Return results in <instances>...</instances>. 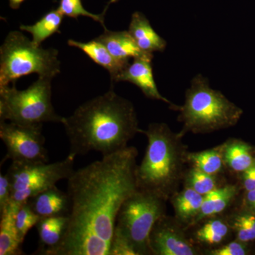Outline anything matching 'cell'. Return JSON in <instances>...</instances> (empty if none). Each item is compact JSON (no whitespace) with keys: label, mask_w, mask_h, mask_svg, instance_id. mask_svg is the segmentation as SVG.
I'll return each instance as SVG.
<instances>
[{"label":"cell","mask_w":255,"mask_h":255,"mask_svg":"<svg viewBox=\"0 0 255 255\" xmlns=\"http://www.w3.org/2000/svg\"><path fill=\"white\" fill-rule=\"evenodd\" d=\"M137 156L127 147L74 171L68 229L53 255H110L119 209L137 189Z\"/></svg>","instance_id":"6da1fadb"},{"label":"cell","mask_w":255,"mask_h":255,"mask_svg":"<svg viewBox=\"0 0 255 255\" xmlns=\"http://www.w3.org/2000/svg\"><path fill=\"white\" fill-rule=\"evenodd\" d=\"M62 124L70 142L69 155L75 158L91 151L107 156L124 150L140 130L133 105L113 87L63 117Z\"/></svg>","instance_id":"7a4b0ae2"},{"label":"cell","mask_w":255,"mask_h":255,"mask_svg":"<svg viewBox=\"0 0 255 255\" xmlns=\"http://www.w3.org/2000/svg\"><path fill=\"white\" fill-rule=\"evenodd\" d=\"M139 132L147 138L141 164L137 166V189L153 193L167 201L177 192L184 177L187 147L180 132L164 123H152Z\"/></svg>","instance_id":"3957f363"},{"label":"cell","mask_w":255,"mask_h":255,"mask_svg":"<svg viewBox=\"0 0 255 255\" xmlns=\"http://www.w3.org/2000/svg\"><path fill=\"white\" fill-rule=\"evenodd\" d=\"M179 111L178 121L183 127L180 134L210 133L234 127L243 115V110L228 100L220 91L210 87L207 78L197 75L186 91L182 106H171Z\"/></svg>","instance_id":"277c9868"},{"label":"cell","mask_w":255,"mask_h":255,"mask_svg":"<svg viewBox=\"0 0 255 255\" xmlns=\"http://www.w3.org/2000/svg\"><path fill=\"white\" fill-rule=\"evenodd\" d=\"M59 52L43 48L18 31L9 32L0 48V88L31 74L53 79L60 73Z\"/></svg>","instance_id":"5b68a950"},{"label":"cell","mask_w":255,"mask_h":255,"mask_svg":"<svg viewBox=\"0 0 255 255\" xmlns=\"http://www.w3.org/2000/svg\"><path fill=\"white\" fill-rule=\"evenodd\" d=\"M53 79L38 77L26 90H18L15 83L0 88V122L21 125L61 123L51 102Z\"/></svg>","instance_id":"8992f818"},{"label":"cell","mask_w":255,"mask_h":255,"mask_svg":"<svg viewBox=\"0 0 255 255\" xmlns=\"http://www.w3.org/2000/svg\"><path fill=\"white\" fill-rule=\"evenodd\" d=\"M166 201L157 194L137 189L121 206L114 232L127 238L137 255H152L151 231L165 215Z\"/></svg>","instance_id":"52a82bcc"},{"label":"cell","mask_w":255,"mask_h":255,"mask_svg":"<svg viewBox=\"0 0 255 255\" xmlns=\"http://www.w3.org/2000/svg\"><path fill=\"white\" fill-rule=\"evenodd\" d=\"M74 160L75 157L68 155L54 163L12 162L6 173L11 185V204L21 206L59 181L68 179L75 171Z\"/></svg>","instance_id":"ba28073f"},{"label":"cell","mask_w":255,"mask_h":255,"mask_svg":"<svg viewBox=\"0 0 255 255\" xmlns=\"http://www.w3.org/2000/svg\"><path fill=\"white\" fill-rule=\"evenodd\" d=\"M43 125H21L0 122V138L6 147V159L12 162H48Z\"/></svg>","instance_id":"9c48e42d"},{"label":"cell","mask_w":255,"mask_h":255,"mask_svg":"<svg viewBox=\"0 0 255 255\" xmlns=\"http://www.w3.org/2000/svg\"><path fill=\"white\" fill-rule=\"evenodd\" d=\"M152 255H195L197 250L191 243L179 225L166 215L155 223L150 235Z\"/></svg>","instance_id":"30bf717a"},{"label":"cell","mask_w":255,"mask_h":255,"mask_svg":"<svg viewBox=\"0 0 255 255\" xmlns=\"http://www.w3.org/2000/svg\"><path fill=\"white\" fill-rule=\"evenodd\" d=\"M153 54L148 53L137 57L124 69L115 82H128L136 85L144 95L152 100L162 101L170 106L174 105L167 98L159 93L152 70V60Z\"/></svg>","instance_id":"8fae6325"},{"label":"cell","mask_w":255,"mask_h":255,"mask_svg":"<svg viewBox=\"0 0 255 255\" xmlns=\"http://www.w3.org/2000/svg\"><path fill=\"white\" fill-rule=\"evenodd\" d=\"M68 222V216L41 218L36 226L39 239L35 254L53 255L63 241Z\"/></svg>","instance_id":"7c38bea8"},{"label":"cell","mask_w":255,"mask_h":255,"mask_svg":"<svg viewBox=\"0 0 255 255\" xmlns=\"http://www.w3.org/2000/svg\"><path fill=\"white\" fill-rule=\"evenodd\" d=\"M31 209L41 218L68 216L70 202L68 193L56 186L42 191L27 201Z\"/></svg>","instance_id":"4fadbf2b"},{"label":"cell","mask_w":255,"mask_h":255,"mask_svg":"<svg viewBox=\"0 0 255 255\" xmlns=\"http://www.w3.org/2000/svg\"><path fill=\"white\" fill-rule=\"evenodd\" d=\"M128 31L144 53L153 54L155 52H163L165 50L167 42L154 30L142 12L135 11L132 14Z\"/></svg>","instance_id":"5bb4252c"},{"label":"cell","mask_w":255,"mask_h":255,"mask_svg":"<svg viewBox=\"0 0 255 255\" xmlns=\"http://www.w3.org/2000/svg\"><path fill=\"white\" fill-rule=\"evenodd\" d=\"M96 39L103 43L116 59L127 65L130 59L148 54L139 48L128 31H113L105 28Z\"/></svg>","instance_id":"9a60e30c"},{"label":"cell","mask_w":255,"mask_h":255,"mask_svg":"<svg viewBox=\"0 0 255 255\" xmlns=\"http://www.w3.org/2000/svg\"><path fill=\"white\" fill-rule=\"evenodd\" d=\"M68 44L81 50L92 61L107 70L110 74L112 82H115L119 74L129 65L116 59L105 45L96 38L87 42L69 39Z\"/></svg>","instance_id":"2e32d148"},{"label":"cell","mask_w":255,"mask_h":255,"mask_svg":"<svg viewBox=\"0 0 255 255\" xmlns=\"http://www.w3.org/2000/svg\"><path fill=\"white\" fill-rule=\"evenodd\" d=\"M19 206L11 203L6 211L0 214V255L23 254L22 243L15 226V215Z\"/></svg>","instance_id":"e0dca14e"},{"label":"cell","mask_w":255,"mask_h":255,"mask_svg":"<svg viewBox=\"0 0 255 255\" xmlns=\"http://www.w3.org/2000/svg\"><path fill=\"white\" fill-rule=\"evenodd\" d=\"M171 199L178 221L191 225L200 212L204 196L186 187L180 192L176 193Z\"/></svg>","instance_id":"ac0fdd59"},{"label":"cell","mask_w":255,"mask_h":255,"mask_svg":"<svg viewBox=\"0 0 255 255\" xmlns=\"http://www.w3.org/2000/svg\"><path fill=\"white\" fill-rule=\"evenodd\" d=\"M237 187L233 185L216 188L204 196L200 212L191 225L200 222L205 218L221 214L229 205L237 194Z\"/></svg>","instance_id":"d6986e66"},{"label":"cell","mask_w":255,"mask_h":255,"mask_svg":"<svg viewBox=\"0 0 255 255\" xmlns=\"http://www.w3.org/2000/svg\"><path fill=\"white\" fill-rule=\"evenodd\" d=\"M63 15L58 8L52 9L32 25H20L21 31L28 32L32 36V41L41 46L43 42L55 33H60V27L63 22Z\"/></svg>","instance_id":"ffe728a7"},{"label":"cell","mask_w":255,"mask_h":255,"mask_svg":"<svg viewBox=\"0 0 255 255\" xmlns=\"http://www.w3.org/2000/svg\"><path fill=\"white\" fill-rule=\"evenodd\" d=\"M225 163L232 170L243 172L254 163L252 147L240 140H230L223 145Z\"/></svg>","instance_id":"44dd1931"},{"label":"cell","mask_w":255,"mask_h":255,"mask_svg":"<svg viewBox=\"0 0 255 255\" xmlns=\"http://www.w3.org/2000/svg\"><path fill=\"white\" fill-rule=\"evenodd\" d=\"M188 161L191 162L194 167L211 175L216 176L223 168V145L198 152H189Z\"/></svg>","instance_id":"7402d4cb"},{"label":"cell","mask_w":255,"mask_h":255,"mask_svg":"<svg viewBox=\"0 0 255 255\" xmlns=\"http://www.w3.org/2000/svg\"><path fill=\"white\" fill-rule=\"evenodd\" d=\"M229 231L228 223L223 220H210L196 231L195 237L201 243L213 246L222 243Z\"/></svg>","instance_id":"603a6c76"},{"label":"cell","mask_w":255,"mask_h":255,"mask_svg":"<svg viewBox=\"0 0 255 255\" xmlns=\"http://www.w3.org/2000/svg\"><path fill=\"white\" fill-rule=\"evenodd\" d=\"M184 179H186V187L191 188L203 196L217 188L216 176L205 173L195 167L187 172Z\"/></svg>","instance_id":"cb8c5ba5"},{"label":"cell","mask_w":255,"mask_h":255,"mask_svg":"<svg viewBox=\"0 0 255 255\" xmlns=\"http://www.w3.org/2000/svg\"><path fill=\"white\" fill-rule=\"evenodd\" d=\"M108 8V6H106L102 14H96L85 9L82 5V0H60L58 9L63 16L75 18V19H78L80 16H87V17L91 18L94 21L100 23L101 25L106 28L105 16Z\"/></svg>","instance_id":"d4e9b609"},{"label":"cell","mask_w":255,"mask_h":255,"mask_svg":"<svg viewBox=\"0 0 255 255\" xmlns=\"http://www.w3.org/2000/svg\"><path fill=\"white\" fill-rule=\"evenodd\" d=\"M41 218L34 212L28 202L21 204L15 215V226L21 243L24 241L28 231L36 226Z\"/></svg>","instance_id":"484cf974"},{"label":"cell","mask_w":255,"mask_h":255,"mask_svg":"<svg viewBox=\"0 0 255 255\" xmlns=\"http://www.w3.org/2000/svg\"><path fill=\"white\" fill-rule=\"evenodd\" d=\"M232 227L235 230L238 241L248 243L255 240V214L243 213L235 216Z\"/></svg>","instance_id":"4316f807"},{"label":"cell","mask_w":255,"mask_h":255,"mask_svg":"<svg viewBox=\"0 0 255 255\" xmlns=\"http://www.w3.org/2000/svg\"><path fill=\"white\" fill-rule=\"evenodd\" d=\"M110 255H137L135 248L127 238L117 232L114 233L110 248Z\"/></svg>","instance_id":"83f0119b"},{"label":"cell","mask_w":255,"mask_h":255,"mask_svg":"<svg viewBox=\"0 0 255 255\" xmlns=\"http://www.w3.org/2000/svg\"><path fill=\"white\" fill-rule=\"evenodd\" d=\"M11 200V185L7 174H0V214L9 207Z\"/></svg>","instance_id":"f1b7e54d"},{"label":"cell","mask_w":255,"mask_h":255,"mask_svg":"<svg viewBox=\"0 0 255 255\" xmlns=\"http://www.w3.org/2000/svg\"><path fill=\"white\" fill-rule=\"evenodd\" d=\"M243 242H232L226 246L209 252L211 255H245L247 254L246 246Z\"/></svg>","instance_id":"f546056e"},{"label":"cell","mask_w":255,"mask_h":255,"mask_svg":"<svg viewBox=\"0 0 255 255\" xmlns=\"http://www.w3.org/2000/svg\"><path fill=\"white\" fill-rule=\"evenodd\" d=\"M243 173V185L247 191H253L255 189V164L248 169H246Z\"/></svg>","instance_id":"4dcf8cb0"},{"label":"cell","mask_w":255,"mask_h":255,"mask_svg":"<svg viewBox=\"0 0 255 255\" xmlns=\"http://www.w3.org/2000/svg\"><path fill=\"white\" fill-rule=\"evenodd\" d=\"M246 203L250 207L255 210V189L248 191L246 195Z\"/></svg>","instance_id":"1f68e13d"},{"label":"cell","mask_w":255,"mask_h":255,"mask_svg":"<svg viewBox=\"0 0 255 255\" xmlns=\"http://www.w3.org/2000/svg\"><path fill=\"white\" fill-rule=\"evenodd\" d=\"M25 0H9L10 7L13 9H18Z\"/></svg>","instance_id":"d6a6232c"},{"label":"cell","mask_w":255,"mask_h":255,"mask_svg":"<svg viewBox=\"0 0 255 255\" xmlns=\"http://www.w3.org/2000/svg\"><path fill=\"white\" fill-rule=\"evenodd\" d=\"M119 0H110V1H109L108 4H107V6H110V4H114V3H117L118 2Z\"/></svg>","instance_id":"836d02e7"},{"label":"cell","mask_w":255,"mask_h":255,"mask_svg":"<svg viewBox=\"0 0 255 255\" xmlns=\"http://www.w3.org/2000/svg\"></svg>","instance_id":"e575fe53"}]
</instances>
